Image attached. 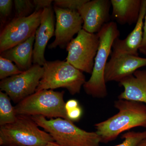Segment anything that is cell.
<instances>
[{
    "label": "cell",
    "instance_id": "8fae6325",
    "mask_svg": "<svg viewBox=\"0 0 146 146\" xmlns=\"http://www.w3.org/2000/svg\"><path fill=\"white\" fill-rule=\"evenodd\" d=\"M109 0L89 1L78 11L83 21L82 29L89 33H98L106 24L110 22Z\"/></svg>",
    "mask_w": 146,
    "mask_h": 146
},
{
    "label": "cell",
    "instance_id": "9c48e42d",
    "mask_svg": "<svg viewBox=\"0 0 146 146\" xmlns=\"http://www.w3.org/2000/svg\"><path fill=\"white\" fill-rule=\"evenodd\" d=\"M42 66L34 64L27 70L1 80V91L18 104L34 94L44 74Z\"/></svg>",
    "mask_w": 146,
    "mask_h": 146
},
{
    "label": "cell",
    "instance_id": "603a6c76",
    "mask_svg": "<svg viewBox=\"0 0 146 146\" xmlns=\"http://www.w3.org/2000/svg\"><path fill=\"white\" fill-rule=\"evenodd\" d=\"M89 0H56L55 6L72 11H78Z\"/></svg>",
    "mask_w": 146,
    "mask_h": 146
},
{
    "label": "cell",
    "instance_id": "e0dca14e",
    "mask_svg": "<svg viewBox=\"0 0 146 146\" xmlns=\"http://www.w3.org/2000/svg\"><path fill=\"white\" fill-rule=\"evenodd\" d=\"M112 16L121 25H133L138 21L141 0H111Z\"/></svg>",
    "mask_w": 146,
    "mask_h": 146
},
{
    "label": "cell",
    "instance_id": "5b68a950",
    "mask_svg": "<svg viewBox=\"0 0 146 146\" xmlns=\"http://www.w3.org/2000/svg\"><path fill=\"white\" fill-rule=\"evenodd\" d=\"M42 67L44 74L36 92L64 88L74 95L80 93L86 82L82 72L67 61H47Z\"/></svg>",
    "mask_w": 146,
    "mask_h": 146
},
{
    "label": "cell",
    "instance_id": "ba28073f",
    "mask_svg": "<svg viewBox=\"0 0 146 146\" xmlns=\"http://www.w3.org/2000/svg\"><path fill=\"white\" fill-rule=\"evenodd\" d=\"M42 11H35L28 16L15 18L3 29L0 34V52L27 41L41 23Z\"/></svg>",
    "mask_w": 146,
    "mask_h": 146
},
{
    "label": "cell",
    "instance_id": "7402d4cb",
    "mask_svg": "<svg viewBox=\"0 0 146 146\" xmlns=\"http://www.w3.org/2000/svg\"><path fill=\"white\" fill-rule=\"evenodd\" d=\"M65 109L68 120L71 121H78L82 116V108L78 102L75 99L69 100L65 103Z\"/></svg>",
    "mask_w": 146,
    "mask_h": 146
},
{
    "label": "cell",
    "instance_id": "d6986e66",
    "mask_svg": "<svg viewBox=\"0 0 146 146\" xmlns=\"http://www.w3.org/2000/svg\"><path fill=\"white\" fill-rule=\"evenodd\" d=\"M124 139L121 143L115 146H138L146 140V129L143 131H129L122 134Z\"/></svg>",
    "mask_w": 146,
    "mask_h": 146
},
{
    "label": "cell",
    "instance_id": "7c38bea8",
    "mask_svg": "<svg viewBox=\"0 0 146 146\" xmlns=\"http://www.w3.org/2000/svg\"><path fill=\"white\" fill-rule=\"evenodd\" d=\"M146 66L145 58L127 54L110 55L105 71L106 82H119L123 79L133 74L139 68Z\"/></svg>",
    "mask_w": 146,
    "mask_h": 146
},
{
    "label": "cell",
    "instance_id": "8992f818",
    "mask_svg": "<svg viewBox=\"0 0 146 146\" xmlns=\"http://www.w3.org/2000/svg\"><path fill=\"white\" fill-rule=\"evenodd\" d=\"M64 91L43 90L37 91L17 104L16 115H41L46 118H61L68 120L65 109ZM70 121V120H69Z\"/></svg>",
    "mask_w": 146,
    "mask_h": 146
},
{
    "label": "cell",
    "instance_id": "30bf717a",
    "mask_svg": "<svg viewBox=\"0 0 146 146\" xmlns=\"http://www.w3.org/2000/svg\"><path fill=\"white\" fill-rule=\"evenodd\" d=\"M56 17L54 41L48 45L49 49L59 46L61 48L67 47L73 36L82 29L83 21L77 11L54 7Z\"/></svg>",
    "mask_w": 146,
    "mask_h": 146
},
{
    "label": "cell",
    "instance_id": "ffe728a7",
    "mask_svg": "<svg viewBox=\"0 0 146 146\" xmlns=\"http://www.w3.org/2000/svg\"><path fill=\"white\" fill-rule=\"evenodd\" d=\"M13 2L16 14L15 18L27 17L34 12L33 11L35 9V6L33 1L15 0Z\"/></svg>",
    "mask_w": 146,
    "mask_h": 146
},
{
    "label": "cell",
    "instance_id": "2e32d148",
    "mask_svg": "<svg viewBox=\"0 0 146 146\" xmlns=\"http://www.w3.org/2000/svg\"><path fill=\"white\" fill-rule=\"evenodd\" d=\"M35 34L27 41L1 53V56L15 63L18 69L24 72L32 66L33 56V46Z\"/></svg>",
    "mask_w": 146,
    "mask_h": 146
},
{
    "label": "cell",
    "instance_id": "4316f807",
    "mask_svg": "<svg viewBox=\"0 0 146 146\" xmlns=\"http://www.w3.org/2000/svg\"><path fill=\"white\" fill-rule=\"evenodd\" d=\"M45 146H62L61 145H58L57 143H56L53 141V142H49V143H48V144H47Z\"/></svg>",
    "mask_w": 146,
    "mask_h": 146
},
{
    "label": "cell",
    "instance_id": "52a82bcc",
    "mask_svg": "<svg viewBox=\"0 0 146 146\" xmlns=\"http://www.w3.org/2000/svg\"><path fill=\"white\" fill-rule=\"evenodd\" d=\"M99 44L98 33H89L82 29L66 47V61L81 72L91 74Z\"/></svg>",
    "mask_w": 146,
    "mask_h": 146
},
{
    "label": "cell",
    "instance_id": "ac0fdd59",
    "mask_svg": "<svg viewBox=\"0 0 146 146\" xmlns=\"http://www.w3.org/2000/svg\"><path fill=\"white\" fill-rule=\"evenodd\" d=\"M11 99L7 94L0 91V125L11 123L15 122L18 115L14 107L11 102Z\"/></svg>",
    "mask_w": 146,
    "mask_h": 146
},
{
    "label": "cell",
    "instance_id": "44dd1931",
    "mask_svg": "<svg viewBox=\"0 0 146 146\" xmlns=\"http://www.w3.org/2000/svg\"><path fill=\"white\" fill-rule=\"evenodd\" d=\"M11 61L0 56V79H4L23 72Z\"/></svg>",
    "mask_w": 146,
    "mask_h": 146
},
{
    "label": "cell",
    "instance_id": "d4e9b609",
    "mask_svg": "<svg viewBox=\"0 0 146 146\" xmlns=\"http://www.w3.org/2000/svg\"><path fill=\"white\" fill-rule=\"evenodd\" d=\"M33 1L35 6V11H38L51 7L52 3L53 1L52 0H34Z\"/></svg>",
    "mask_w": 146,
    "mask_h": 146
},
{
    "label": "cell",
    "instance_id": "83f0119b",
    "mask_svg": "<svg viewBox=\"0 0 146 146\" xmlns=\"http://www.w3.org/2000/svg\"><path fill=\"white\" fill-rule=\"evenodd\" d=\"M138 146H146V140L143 141L141 144H139Z\"/></svg>",
    "mask_w": 146,
    "mask_h": 146
},
{
    "label": "cell",
    "instance_id": "9a60e30c",
    "mask_svg": "<svg viewBox=\"0 0 146 146\" xmlns=\"http://www.w3.org/2000/svg\"><path fill=\"white\" fill-rule=\"evenodd\" d=\"M124 91L118 99L139 102L146 104V70H138L119 82Z\"/></svg>",
    "mask_w": 146,
    "mask_h": 146
},
{
    "label": "cell",
    "instance_id": "277c9868",
    "mask_svg": "<svg viewBox=\"0 0 146 146\" xmlns=\"http://www.w3.org/2000/svg\"><path fill=\"white\" fill-rule=\"evenodd\" d=\"M39 127L31 117L18 115L14 122L0 126V145L45 146L54 141L49 133Z\"/></svg>",
    "mask_w": 146,
    "mask_h": 146
},
{
    "label": "cell",
    "instance_id": "cb8c5ba5",
    "mask_svg": "<svg viewBox=\"0 0 146 146\" xmlns=\"http://www.w3.org/2000/svg\"><path fill=\"white\" fill-rule=\"evenodd\" d=\"M13 3L11 0L0 1V16L1 22H3L10 15Z\"/></svg>",
    "mask_w": 146,
    "mask_h": 146
},
{
    "label": "cell",
    "instance_id": "5bb4252c",
    "mask_svg": "<svg viewBox=\"0 0 146 146\" xmlns=\"http://www.w3.org/2000/svg\"><path fill=\"white\" fill-rule=\"evenodd\" d=\"M146 13V0H142L140 16L132 31L125 39H115L112 46L113 51L110 55L127 54L138 56L143 35L144 20Z\"/></svg>",
    "mask_w": 146,
    "mask_h": 146
},
{
    "label": "cell",
    "instance_id": "6da1fadb",
    "mask_svg": "<svg viewBox=\"0 0 146 146\" xmlns=\"http://www.w3.org/2000/svg\"><path fill=\"white\" fill-rule=\"evenodd\" d=\"M114 106L118 112L107 120L95 125L101 143L113 141L121 133L133 128H146V105L139 102L118 99Z\"/></svg>",
    "mask_w": 146,
    "mask_h": 146
},
{
    "label": "cell",
    "instance_id": "7a4b0ae2",
    "mask_svg": "<svg viewBox=\"0 0 146 146\" xmlns=\"http://www.w3.org/2000/svg\"><path fill=\"white\" fill-rule=\"evenodd\" d=\"M100 39L98 49L94 60L91 77L84 84L86 94L95 98H103L107 96L108 91L105 79V71L108 59L111 53L115 39L119 38L120 31L115 22L106 24L98 33Z\"/></svg>",
    "mask_w": 146,
    "mask_h": 146
},
{
    "label": "cell",
    "instance_id": "484cf974",
    "mask_svg": "<svg viewBox=\"0 0 146 146\" xmlns=\"http://www.w3.org/2000/svg\"><path fill=\"white\" fill-rule=\"evenodd\" d=\"M139 51L142 54L146 56V13L143 28V39L139 48Z\"/></svg>",
    "mask_w": 146,
    "mask_h": 146
},
{
    "label": "cell",
    "instance_id": "3957f363",
    "mask_svg": "<svg viewBox=\"0 0 146 146\" xmlns=\"http://www.w3.org/2000/svg\"><path fill=\"white\" fill-rule=\"evenodd\" d=\"M39 127L49 133L56 143L62 146H100V138L96 131L78 127L73 122L61 118L47 119L41 115L32 116Z\"/></svg>",
    "mask_w": 146,
    "mask_h": 146
},
{
    "label": "cell",
    "instance_id": "4fadbf2b",
    "mask_svg": "<svg viewBox=\"0 0 146 146\" xmlns=\"http://www.w3.org/2000/svg\"><path fill=\"white\" fill-rule=\"evenodd\" d=\"M55 18L52 7L42 11L41 23L36 30L33 50V62L43 66L46 62L45 49L48 42L55 34Z\"/></svg>",
    "mask_w": 146,
    "mask_h": 146
}]
</instances>
